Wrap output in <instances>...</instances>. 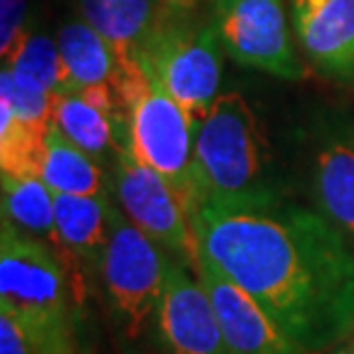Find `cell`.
Wrapping results in <instances>:
<instances>
[{"label":"cell","mask_w":354,"mask_h":354,"mask_svg":"<svg viewBox=\"0 0 354 354\" xmlns=\"http://www.w3.org/2000/svg\"><path fill=\"white\" fill-rule=\"evenodd\" d=\"M194 161L201 205H251L283 198L272 177L265 133L239 92L218 95L198 122Z\"/></svg>","instance_id":"cell-3"},{"label":"cell","mask_w":354,"mask_h":354,"mask_svg":"<svg viewBox=\"0 0 354 354\" xmlns=\"http://www.w3.org/2000/svg\"><path fill=\"white\" fill-rule=\"evenodd\" d=\"M313 209L354 249V129L327 133L310 161Z\"/></svg>","instance_id":"cell-12"},{"label":"cell","mask_w":354,"mask_h":354,"mask_svg":"<svg viewBox=\"0 0 354 354\" xmlns=\"http://www.w3.org/2000/svg\"><path fill=\"white\" fill-rule=\"evenodd\" d=\"M223 53L214 21L161 14L138 62L198 127L221 95Z\"/></svg>","instance_id":"cell-6"},{"label":"cell","mask_w":354,"mask_h":354,"mask_svg":"<svg viewBox=\"0 0 354 354\" xmlns=\"http://www.w3.org/2000/svg\"><path fill=\"white\" fill-rule=\"evenodd\" d=\"M295 37L320 74L354 83V0H290Z\"/></svg>","instance_id":"cell-11"},{"label":"cell","mask_w":354,"mask_h":354,"mask_svg":"<svg viewBox=\"0 0 354 354\" xmlns=\"http://www.w3.org/2000/svg\"><path fill=\"white\" fill-rule=\"evenodd\" d=\"M62 83L58 90H115L122 97L124 69L113 46L86 19H69L58 28ZM55 90V92H58Z\"/></svg>","instance_id":"cell-15"},{"label":"cell","mask_w":354,"mask_h":354,"mask_svg":"<svg viewBox=\"0 0 354 354\" xmlns=\"http://www.w3.org/2000/svg\"><path fill=\"white\" fill-rule=\"evenodd\" d=\"M3 67L12 69L26 83H32V86L46 92H55L62 83V60L58 39L28 28L12 55L3 62Z\"/></svg>","instance_id":"cell-19"},{"label":"cell","mask_w":354,"mask_h":354,"mask_svg":"<svg viewBox=\"0 0 354 354\" xmlns=\"http://www.w3.org/2000/svg\"><path fill=\"white\" fill-rule=\"evenodd\" d=\"M196 274L207 290L230 354H306L272 322L263 306L198 251Z\"/></svg>","instance_id":"cell-10"},{"label":"cell","mask_w":354,"mask_h":354,"mask_svg":"<svg viewBox=\"0 0 354 354\" xmlns=\"http://www.w3.org/2000/svg\"><path fill=\"white\" fill-rule=\"evenodd\" d=\"M154 334L168 354H230L207 290L180 260L168 267Z\"/></svg>","instance_id":"cell-9"},{"label":"cell","mask_w":354,"mask_h":354,"mask_svg":"<svg viewBox=\"0 0 354 354\" xmlns=\"http://www.w3.org/2000/svg\"><path fill=\"white\" fill-rule=\"evenodd\" d=\"M350 338H352V341H354V331H352V336H350Z\"/></svg>","instance_id":"cell-24"},{"label":"cell","mask_w":354,"mask_h":354,"mask_svg":"<svg viewBox=\"0 0 354 354\" xmlns=\"http://www.w3.org/2000/svg\"><path fill=\"white\" fill-rule=\"evenodd\" d=\"M191 223L198 251L306 354L331 350L354 331V249L315 209L286 198L201 205Z\"/></svg>","instance_id":"cell-1"},{"label":"cell","mask_w":354,"mask_h":354,"mask_svg":"<svg viewBox=\"0 0 354 354\" xmlns=\"http://www.w3.org/2000/svg\"><path fill=\"white\" fill-rule=\"evenodd\" d=\"M171 263L173 258L138 230L115 203L97 276L113 331L122 343H140L154 331Z\"/></svg>","instance_id":"cell-5"},{"label":"cell","mask_w":354,"mask_h":354,"mask_svg":"<svg viewBox=\"0 0 354 354\" xmlns=\"http://www.w3.org/2000/svg\"><path fill=\"white\" fill-rule=\"evenodd\" d=\"M111 196L122 214L173 260L196 272L194 223L173 184L124 147L111 168Z\"/></svg>","instance_id":"cell-7"},{"label":"cell","mask_w":354,"mask_h":354,"mask_svg":"<svg viewBox=\"0 0 354 354\" xmlns=\"http://www.w3.org/2000/svg\"><path fill=\"white\" fill-rule=\"evenodd\" d=\"M83 269L3 218L0 310L24 327L39 354H79L76 313L83 301Z\"/></svg>","instance_id":"cell-2"},{"label":"cell","mask_w":354,"mask_h":354,"mask_svg":"<svg viewBox=\"0 0 354 354\" xmlns=\"http://www.w3.org/2000/svg\"><path fill=\"white\" fill-rule=\"evenodd\" d=\"M205 0H159L161 14H171V17H187V14L201 12Z\"/></svg>","instance_id":"cell-22"},{"label":"cell","mask_w":354,"mask_h":354,"mask_svg":"<svg viewBox=\"0 0 354 354\" xmlns=\"http://www.w3.org/2000/svg\"><path fill=\"white\" fill-rule=\"evenodd\" d=\"M81 19L113 46L124 74L140 65V53L161 17L159 0H72Z\"/></svg>","instance_id":"cell-16"},{"label":"cell","mask_w":354,"mask_h":354,"mask_svg":"<svg viewBox=\"0 0 354 354\" xmlns=\"http://www.w3.org/2000/svg\"><path fill=\"white\" fill-rule=\"evenodd\" d=\"M0 55L5 62L28 30V0H0Z\"/></svg>","instance_id":"cell-20"},{"label":"cell","mask_w":354,"mask_h":354,"mask_svg":"<svg viewBox=\"0 0 354 354\" xmlns=\"http://www.w3.org/2000/svg\"><path fill=\"white\" fill-rule=\"evenodd\" d=\"M39 177L53 194L111 196V173L67 140L53 124L46 136Z\"/></svg>","instance_id":"cell-17"},{"label":"cell","mask_w":354,"mask_h":354,"mask_svg":"<svg viewBox=\"0 0 354 354\" xmlns=\"http://www.w3.org/2000/svg\"><path fill=\"white\" fill-rule=\"evenodd\" d=\"M0 191H3V218L53 246L62 256L58 242V228H55V198L53 191L46 187L41 177L35 175H10L0 177ZM81 269V267H79Z\"/></svg>","instance_id":"cell-18"},{"label":"cell","mask_w":354,"mask_h":354,"mask_svg":"<svg viewBox=\"0 0 354 354\" xmlns=\"http://www.w3.org/2000/svg\"><path fill=\"white\" fill-rule=\"evenodd\" d=\"M212 21L225 53L239 65L286 81L304 79L283 0H212Z\"/></svg>","instance_id":"cell-8"},{"label":"cell","mask_w":354,"mask_h":354,"mask_svg":"<svg viewBox=\"0 0 354 354\" xmlns=\"http://www.w3.org/2000/svg\"><path fill=\"white\" fill-rule=\"evenodd\" d=\"M0 354H39L24 327L5 310H0Z\"/></svg>","instance_id":"cell-21"},{"label":"cell","mask_w":354,"mask_h":354,"mask_svg":"<svg viewBox=\"0 0 354 354\" xmlns=\"http://www.w3.org/2000/svg\"><path fill=\"white\" fill-rule=\"evenodd\" d=\"M53 127L111 173L124 147L127 118L102 109L79 90L53 92Z\"/></svg>","instance_id":"cell-13"},{"label":"cell","mask_w":354,"mask_h":354,"mask_svg":"<svg viewBox=\"0 0 354 354\" xmlns=\"http://www.w3.org/2000/svg\"><path fill=\"white\" fill-rule=\"evenodd\" d=\"M329 354H354V341H352V338H348V341L334 345V348L329 350Z\"/></svg>","instance_id":"cell-23"},{"label":"cell","mask_w":354,"mask_h":354,"mask_svg":"<svg viewBox=\"0 0 354 354\" xmlns=\"http://www.w3.org/2000/svg\"><path fill=\"white\" fill-rule=\"evenodd\" d=\"M53 198L62 258L81 267L86 276L99 274L115 212L113 196L53 194Z\"/></svg>","instance_id":"cell-14"},{"label":"cell","mask_w":354,"mask_h":354,"mask_svg":"<svg viewBox=\"0 0 354 354\" xmlns=\"http://www.w3.org/2000/svg\"><path fill=\"white\" fill-rule=\"evenodd\" d=\"M122 99L129 150L173 184L194 221L201 205L194 161L198 129L194 118L140 65L124 74Z\"/></svg>","instance_id":"cell-4"}]
</instances>
